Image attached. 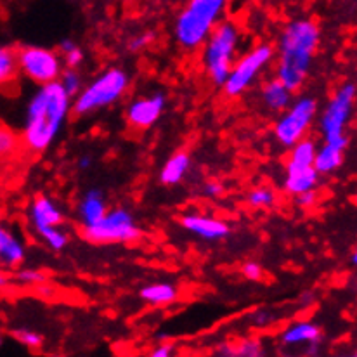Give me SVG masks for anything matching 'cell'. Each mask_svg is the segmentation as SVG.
I'll return each mask as SVG.
<instances>
[{
  "instance_id": "1",
  "label": "cell",
  "mask_w": 357,
  "mask_h": 357,
  "mask_svg": "<svg viewBox=\"0 0 357 357\" xmlns=\"http://www.w3.org/2000/svg\"><path fill=\"white\" fill-rule=\"evenodd\" d=\"M71 112V96L59 80L40 85L26 106L23 144L31 153H44L56 142Z\"/></svg>"
},
{
  "instance_id": "2",
  "label": "cell",
  "mask_w": 357,
  "mask_h": 357,
  "mask_svg": "<svg viewBox=\"0 0 357 357\" xmlns=\"http://www.w3.org/2000/svg\"><path fill=\"white\" fill-rule=\"evenodd\" d=\"M321 30L312 20H294L284 26L278 45V73L291 92H297L309 77L319 47Z\"/></svg>"
},
{
  "instance_id": "3",
  "label": "cell",
  "mask_w": 357,
  "mask_h": 357,
  "mask_svg": "<svg viewBox=\"0 0 357 357\" xmlns=\"http://www.w3.org/2000/svg\"><path fill=\"white\" fill-rule=\"evenodd\" d=\"M227 0H188L177 14L174 35L185 51H196L205 44L213 28L219 24Z\"/></svg>"
},
{
  "instance_id": "4",
  "label": "cell",
  "mask_w": 357,
  "mask_h": 357,
  "mask_svg": "<svg viewBox=\"0 0 357 357\" xmlns=\"http://www.w3.org/2000/svg\"><path fill=\"white\" fill-rule=\"evenodd\" d=\"M239 28L233 21H219L203 47V66L210 82L222 87L238 54Z\"/></svg>"
},
{
  "instance_id": "5",
  "label": "cell",
  "mask_w": 357,
  "mask_h": 357,
  "mask_svg": "<svg viewBox=\"0 0 357 357\" xmlns=\"http://www.w3.org/2000/svg\"><path fill=\"white\" fill-rule=\"evenodd\" d=\"M128 84H130V78H128L127 71H123L121 68H109L75 96L71 109L77 116H85L92 115L98 109L108 108L123 98Z\"/></svg>"
},
{
  "instance_id": "6",
  "label": "cell",
  "mask_w": 357,
  "mask_h": 357,
  "mask_svg": "<svg viewBox=\"0 0 357 357\" xmlns=\"http://www.w3.org/2000/svg\"><path fill=\"white\" fill-rule=\"evenodd\" d=\"M82 236L94 245H113L137 241L142 236V231L128 210L115 208L108 210L98 222L82 226Z\"/></svg>"
},
{
  "instance_id": "7",
  "label": "cell",
  "mask_w": 357,
  "mask_h": 357,
  "mask_svg": "<svg viewBox=\"0 0 357 357\" xmlns=\"http://www.w3.org/2000/svg\"><path fill=\"white\" fill-rule=\"evenodd\" d=\"M356 101V85L345 84L335 92L333 98L324 108L323 116H321V130L324 134V142L349 148V134L345 132L349 121L352 119V108Z\"/></svg>"
},
{
  "instance_id": "8",
  "label": "cell",
  "mask_w": 357,
  "mask_h": 357,
  "mask_svg": "<svg viewBox=\"0 0 357 357\" xmlns=\"http://www.w3.org/2000/svg\"><path fill=\"white\" fill-rule=\"evenodd\" d=\"M316 149V142L307 137L300 139L291 146V153L287 162V176H284L287 192L297 196L303 191L316 189L319 182V172L314 169Z\"/></svg>"
},
{
  "instance_id": "9",
  "label": "cell",
  "mask_w": 357,
  "mask_h": 357,
  "mask_svg": "<svg viewBox=\"0 0 357 357\" xmlns=\"http://www.w3.org/2000/svg\"><path fill=\"white\" fill-rule=\"evenodd\" d=\"M273 58L274 47L269 44H260L243 54L238 61H234L233 68L224 82V94L227 98H238V96L245 94Z\"/></svg>"
},
{
  "instance_id": "10",
  "label": "cell",
  "mask_w": 357,
  "mask_h": 357,
  "mask_svg": "<svg viewBox=\"0 0 357 357\" xmlns=\"http://www.w3.org/2000/svg\"><path fill=\"white\" fill-rule=\"evenodd\" d=\"M317 113V101L314 98H300L290 102L280 120L274 125V135L278 142L287 148H291L295 142L303 139L309 132L310 125Z\"/></svg>"
},
{
  "instance_id": "11",
  "label": "cell",
  "mask_w": 357,
  "mask_h": 357,
  "mask_svg": "<svg viewBox=\"0 0 357 357\" xmlns=\"http://www.w3.org/2000/svg\"><path fill=\"white\" fill-rule=\"evenodd\" d=\"M17 68L23 71L24 77L38 85L59 80L61 71L64 70L63 58L52 49L26 45L16 52Z\"/></svg>"
},
{
  "instance_id": "12",
  "label": "cell",
  "mask_w": 357,
  "mask_h": 357,
  "mask_svg": "<svg viewBox=\"0 0 357 357\" xmlns=\"http://www.w3.org/2000/svg\"><path fill=\"white\" fill-rule=\"evenodd\" d=\"M165 108V94L155 92V94L144 96V98H139L134 102H130V106L127 108V121L130 127L146 130V128L153 127L156 121L162 119Z\"/></svg>"
},
{
  "instance_id": "13",
  "label": "cell",
  "mask_w": 357,
  "mask_h": 357,
  "mask_svg": "<svg viewBox=\"0 0 357 357\" xmlns=\"http://www.w3.org/2000/svg\"><path fill=\"white\" fill-rule=\"evenodd\" d=\"M181 226L189 231L195 236H199L206 241H219L229 236L231 227L224 220L215 219V217L199 215V213H188L181 219Z\"/></svg>"
},
{
  "instance_id": "14",
  "label": "cell",
  "mask_w": 357,
  "mask_h": 357,
  "mask_svg": "<svg viewBox=\"0 0 357 357\" xmlns=\"http://www.w3.org/2000/svg\"><path fill=\"white\" fill-rule=\"evenodd\" d=\"M30 219L33 222L35 229H40V227L61 226L64 220V215L63 210L56 205V202H52L49 196L38 195L35 196L33 203H31Z\"/></svg>"
},
{
  "instance_id": "15",
  "label": "cell",
  "mask_w": 357,
  "mask_h": 357,
  "mask_svg": "<svg viewBox=\"0 0 357 357\" xmlns=\"http://www.w3.org/2000/svg\"><path fill=\"white\" fill-rule=\"evenodd\" d=\"M323 338L321 328L317 324L310 323V321H300L288 326L287 330L281 333V342L288 347H297V345H310L316 347Z\"/></svg>"
},
{
  "instance_id": "16",
  "label": "cell",
  "mask_w": 357,
  "mask_h": 357,
  "mask_svg": "<svg viewBox=\"0 0 357 357\" xmlns=\"http://www.w3.org/2000/svg\"><path fill=\"white\" fill-rule=\"evenodd\" d=\"M106 212H108V205H106L105 195L99 189H89L78 203V219L82 226H91L98 222L106 215Z\"/></svg>"
},
{
  "instance_id": "17",
  "label": "cell",
  "mask_w": 357,
  "mask_h": 357,
  "mask_svg": "<svg viewBox=\"0 0 357 357\" xmlns=\"http://www.w3.org/2000/svg\"><path fill=\"white\" fill-rule=\"evenodd\" d=\"M291 94L294 92L280 80V78H273V80L266 82L262 87V102L269 112L280 113L290 106Z\"/></svg>"
},
{
  "instance_id": "18",
  "label": "cell",
  "mask_w": 357,
  "mask_h": 357,
  "mask_svg": "<svg viewBox=\"0 0 357 357\" xmlns=\"http://www.w3.org/2000/svg\"><path fill=\"white\" fill-rule=\"evenodd\" d=\"M345 151L347 149L342 146L331 144V142H324L319 149H316V156H314V169L319 172V176H326V174L337 172L342 167L345 158Z\"/></svg>"
},
{
  "instance_id": "19",
  "label": "cell",
  "mask_w": 357,
  "mask_h": 357,
  "mask_svg": "<svg viewBox=\"0 0 357 357\" xmlns=\"http://www.w3.org/2000/svg\"><path fill=\"white\" fill-rule=\"evenodd\" d=\"M191 169V156L185 151H177L170 156L160 170V182L163 185H177Z\"/></svg>"
},
{
  "instance_id": "20",
  "label": "cell",
  "mask_w": 357,
  "mask_h": 357,
  "mask_svg": "<svg viewBox=\"0 0 357 357\" xmlns=\"http://www.w3.org/2000/svg\"><path fill=\"white\" fill-rule=\"evenodd\" d=\"M141 298L155 307L170 305L178 298V290L170 283H153L141 290Z\"/></svg>"
},
{
  "instance_id": "21",
  "label": "cell",
  "mask_w": 357,
  "mask_h": 357,
  "mask_svg": "<svg viewBox=\"0 0 357 357\" xmlns=\"http://www.w3.org/2000/svg\"><path fill=\"white\" fill-rule=\"evenodd\" d=\"M215 354L222 357H260L266 352H264V345L257 338H245L238 344L219 345Z\"/></svg>"
},
{
  "instance_id": "22",
  "label": "cell",
  "mask_w": 357,
  "mask_h": 357,
  "mask_svg": "<svg viewBox=\"0 0 357 357\" xmlns=\"http://www.w3.org/2000/svg\"><path fill=\"white\" fill-rule=\"evenodd\" d=\"M17 71L16 51L13 47L0 45V85L7 84Z\"/></svg>"
},
{
  "instance_id": "23",
  "label": "cell",
  "mask_w": 357,
  "mask_h": 357,
  "mask_svg": "<svg viewBox=\"0 0 357 357\" xmlns=\"http://www.w3.org/2000/svg\"><path fill=\"white\" fill-rule=\"evenodd\" d=\"M38 233V236L44 239L49 245V248L56 250V252H61L63 248H66L68 234L61 229V226H49V227H40V229H35Z\"/></svg>"
},
{
  "instance_id": "24",
  "label": "cell",
  "mask_w": 357,
  "mask_h": 357,
  "mask_svg": "<svg viewBox=\"0 0 357 357\" xmlns=\"http://www.w3.org/2000/svg\"><path fill=\"white\" fill-rule=\"evenodd\" d=\"M59 52L66 68H78L84 63V51L71 38H64L59 44Z\"/></svg>"
},
{
  "instance_id": "25",
  "label": "cell",
  "mask_w": 357,
  "mask_h": 357,
  "mask_svg": "<svg viewBox=\"0 0 357 357\" xmlns=\"http://www.w3.org/2000/svg\"><path fill=\"white\" fill-rule=\"evenodd\" d=\"M10 337L16 342H20L21 345H24L26 349H31V351H38V349L44 347V335H40L35 330H30V328H17V330H13L10 331Z\"/></svg>"
},
{
  "instance_id": "26",
  "label": "cell",
  "mask_w": 357,
  "mask_h": 357,
  "mask_svg": "<svg viewBox=\"0 0 357 357\" xmlns=\"http://www.w3.org/2000/svg\"><path fill=\"white\" fill-rule=\"evenodd\" d=\"M248 203L255 208H269L276 203V192L266 185H259L248 192Z\"/></svg>"
},
{
  "instance_id": "27",
  "label": "cell",
  "mask_w": 357,
  "mask_h": 357,
  "mask_svg": "<svg viewBox=\"0 0 357 357\" xmlns=\"http://www.w3.org/2000/svg\"><path fill=\"white\" fill-rule=\"evenodd\" d=\"M59 84L73 98V96H77L82 91L84 82H82V77L77 71V68H64L59 75Z\"/></svg>"
},
{
  "instance_id": "28",
  "label": "cell",
  "mask_w": 357,
  "mask_h": 357,
  "mask_svg": "<svg viewBox=\"0 0 357 357\" xmlns=\"http://www.w3.org/2000/svg\"><path fill=\"white\" fill-rule=\"evenodd\" d=\"M17 144H20V141H17L16 134L10 128L0 125V158L13 155L16 151Z\"/></svg>"
},
{
  "instance_id": "29",
  "label": "cell",
  "mask_w": 357,
  "mask_h": 357,
  "mask_svg": "<svg viewBox=\"0 0 357 357\" xmlns=\"http://www.w3.org/2000/svg\"><path fill=\"white\" fill-rule=\"evenodd\" d=\"M16 280L17 283L28 284V287H37L40 283H47V276L37 269H17Z\"/></svg>"
},
{
  "instance_id": "30",
  "label": "cell",
  "mask_w": 357,
  "mask_h": 357,
  "mask_svg": "<svg viewBox=\"0 0 357 357\" xmlns=\"http://www.w3.org/2000/svg\"><path fill=\"white\" fill-rule=\"evenodd\" d=\"M155 38L156 35L153 31H144V33H139L134 38H130L127 49L130 52H134V54H137V52H142L146 47H149L155 42Z\"/></svg>"
},
{
  "instance_id": "31",
  "label": "cell",
  "mask_w": 357,
  "mask_h": 357,
  "mask_svg": "<svg viewBox=\"0 0 357 357\" xmlns=\"http://www.w3.org/2000/svg\"><path fill=\"white\" fill-rule=\"evenodd\" d=\"M241 274L250 281H260L264 276V271H262V267H260V264L252 262V260H250V262L243 264Z\"/></svg>"
},
{
  "instance_id": "32",
  "label": "cell",
  "mask_w": 357,
  "mask_h": 357,
  "mask_svg": "<svg viewBox=\"0 0 357 357\" xmlns=\"http://www.w3.org/2000/svg\"><path fill=\"white\" fill-rule=\"evenodd\" d=\"M295 202H297V205L300 206V208H310V206H312L314 203L317 202L316 189H310V191L300 192V195L295 196Z\"/></svg>"
},
{
  "instance_id": "33",
  "label": "cell",
  "mask_w": 357,
  "mask_h": 357,
  "mask_svg": "<svg viewBox=\"0 0 357 357\" xmlns=\"http://www.w3.org/2000/svg\"><path fill=\"white\" fill-rule=\"evenodd\" d=\"M203 192H205V196H208V198H220V196L226 192V188H224L222 182L210 181L206 182L205 188H203Z\"/></svg>"
},
{
  "instance_id": "34",
  "label": "cell",
  "mask_w": 357,
  "mask_h": 357,
  "mask_svg": "<svg viewBox=\"0 0 357 357\" xmlns=\"http://www.w3.org/2000/svg\"><path fill=\"white\" fill-rule=\"evenodd\" d=\"M176 354V347L172 344H160L155 351L151 352L153 357H170Z\"/></svg>"
},
{
  "instance_id": "35",
  "label": "cell",
  "mask_w": 357,
  "mask_h": 357,
  "mask_svg": "<svg viewBox=\"0 0 357 357\" xmlns=\"http://www.w3.org/2000/svg\"><path fill=\"white\" fill-rule=\"evenodd\" d=\"M13 236H14L13 231H9L6 226L0 224V253H2V250L6 248V245L10 241V238Z\"/></svg>"
},
{
  "instance_id": "36",
  "label": "cell",
  "mask_w": 357,
  "mask_h": 357,
  "mask_svg": "<svg viewBox=\"0 0 357 357\" xmlns=\"http://www.w3.org/2000/svg\"><path fill=\"white\" fill-rule=\"evenodd\" d=\"M10 283V278L9 274H7V269H3L2 266H0V291L6 290L7 287H9Z\"/></svg>"
},
{
  "instance_id": "37",
  "label": "cell",
  "mask_w": 357,
  "mask_h": 357,
  "mask_svg": "<svg viewBox=\"0 0 357 357\" xmlns=\"http://www.w3.org/2000/svg\"><path fill=\"white\" fill-rule=\"evenodd\" d=\"M37 294L40 295V297H52V294H54V288L47 287L45 283H40V284H37Z\"/></svg>"
},
{
  "instance_id": "38",
  "label": "cell",
  "mask_w": 357,
  "mask_h": 357,
  "mask_svg": "<svg viewBox=\"0 0 357 357\" xmlns=\"http://www.w3.org/2000/svg\"><path fill=\"white\" fill-rule=\"evenodd\" d=\"M91 165H92V158H91V156L84 155V156H82V158H78V169L87 170Z\"/></svg>"
},
{
  "instance_id": "39",
  "label": "cell",
  "mask_w": 357,
  "mask_h": 357,
  "mask_svg": "<svg viewBox=\"0 0 357 357\" xmlns=\"http://www.w3.org/2000/svg\"><path fill=\"white\" fill-rule=\"evenodd\" d=\"M351 262H352V266H356V262H357V253H356V252H352Z\"/></svg>"
},
{
  "instance_id": "40",
  "label": "cell",
  "mask_w": 357,
  "mask_h": 357,
  "mask_svg": "<svg viewBox=\"0 0 357 357\" xmlns=\"http://www.w3.org/2000/svg\"><path fill=\"white\" fill-rule=\"evenodd\" d=\"M2 344H3V338L0 337V347H2Z\"/></svg>"
}]
</instances>
